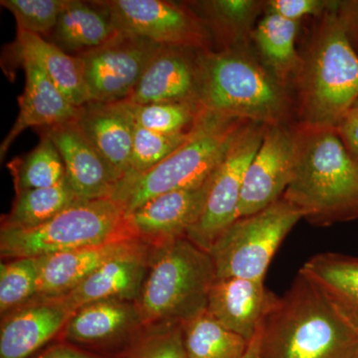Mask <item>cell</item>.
I'll list each match as a JSON object with an SVG mask.
<instances>
[{
	"label": "cell",
	"instance_id": "16",
	"mask_svg": "<svg viewBox=\"0 0 358 358\" xmlns=\"http://www.w3.org/2000/svg\"><path fill=\"white\" fill-rule=\"evenodd\" d=\"M77 122L120 181L126 178L131 166L136 126L133 103L127 100L92 101L80 108Z\"/></svg>",
	"mask_w": 358,
	"mask_h": 358
},
{
	"label": "cell",
	"instance_id": "43",
	"mask_svg": "<svg viewBox=\"0 0 358 358\" xmlns=\"http://www.w3.org/2000/svg\"><path fill=\"white\" fill-rule=\"evenodd\" d=\"M357 166H358V164H357Z\"/></svg>",
	"mask_w": 358,
	"mask_h": 358
},
{
	"label": "cell",
	"instance_id": "32",
	"mask_svg": "<svg viewBox=\"0 0 358 358\" xmlns=\"http://www.w3.org/2000/svg\"><path fill=\"white\" fill-rule=\"evenodd\" d=\"M190 133L192 131L173 134L157 133L136 124L129 173L122 179L141 176L154 169L181 147L189 138Z\"/></svg>",
	"mask_w": 358,
	"mask_h": 358
},
{
	"label": "cell",
	"instance_id": "10",
	"mask_svg": "<svg viewBox=\"0 0 358 358\" xmlns=\"http://www.w3.org/2000/svg\"><path fill=\"white\" fill-rule=\"evenodd\" d=\"M164 46L122 34L98 50L80 56L91 102L127 100Z\"/></svg>",
	"mask_w": 358,
	"mask_h": 358
},
{
	"label": "cell",
	"instance_id": "35",
	"mask_svg": "<svg viewBox=\"0 0 358 358\" xmlns=\"http://www.w3.org/2000/svg\"><path fill=\"white\" fill-rule=\"evenodd\" d=\"M324 6H327V2L319 0H273L268 2L270 13L296 22L303 16L320 13Z\"/></svg>",
	"mask_w": 358,
	"mask_h": 358
},
{
	"label": "cell",
	"instance_id": "34",
	"mask_svg": "<svg viewBox=\"0 0 358 358\" xmlns=\"http://www.w3.org/2000/svg\"><path fill=\"white\" fill-rule=\"evenodd\" d=\"M124 358H187L180 324L162 326L136 341Z\"/></svg>",
	"mask_w": 358,
	"mask_h": 358
},
{
	"label": "cell",
	"instance_id": "31",
	"mask_svg": "<svg viewBox=\"0 0 358 358\" xmlns=\"http://www.w3.org/2000/svg\"><path fill=\"white\" fill-rule=\"evenodd\" d=\"M38 265L36 258L11 259L0 266L1 315L27 305L37 296Z\"/></svg>",
	"mask_w": 358,
	"mask_h": 358
},
{
	"label": "cell",
	"instance_id": "18",
	"mask_svg": "<svg viewBox=\"0 0 358 358\" xmlns=\"http://www.w3.org/2000/svg\"><path fill=\"white\" fill-rule=\"evenodd\" d=\"M18 64L24 69L25 88L22 95L18 96L17 119L0 145L1 160L26 129L46 128L79 117L80 108L74 107L66 99L37 63L23 59Z\"/></svg>",
	"mask_w": 358,
	"mask_h": 358
},
{
	"label": "cell",
	"instance_id": "5",
	"mask_svg": "<svg viewBox=\"0 0 358 358\" xmlns=\"http://www.w3.org/2000/svg\"><path fill=\"white\" fill-rule=\"evenodd\" d=\"M129 238L136 237L120 202L79 200L37 227H1L0 252L6 259L38 258Z\"/></svg>",
	"mask_w": 358,
	"mask_h": 358
},
{
	"label": "cell",
	"instance_id": "4",
	"mask_svg": "<svg viewBox=\"0 0 358 358\" xmlns=\"http://www.w3.org/2000/svg\"><path fill=\"white\" fill-rule=\"evenodd\" d=\"M216 279L210 254L187 238L155 247L134 303L141 324H180L203 312Z\"/></svg>",
	"mask_w": 358,
	"mask_h": 358
},
{
	"label": "cell",
	"instance_id": "37",
	"mask_svg": "<svg viewBox=\"0 0 358 358\" xmlns=\"http://www.w3.org/2000/svg\"><path fill=\"white\" fill-rule=\"evenodd\" d=\"M339 138L343 141L346 152L358 164V107L353 106L343 115L336 126Z\"/></svg>",
	"mask_w": 358,
	"mask_h": 358
},
{
	"label": "cell",
	"instance_id": "8",
	"mask_svg": "<svg viewBox=\"0 0 358 358\" xmlns=\"http://www.w3.org/2000/svg\"><path fill=\"white\" fill-rule=\"evenodd\" d=\"M301 212L281 197L267 208L239 217L212 245L216 278H245L264 281L268 266Z\"/></svg>",
	"mask_w": 358,
	"mask_h": 358
},
{
	"label": "cell",
	"instance_id": "11",
	"mask_svg": "<svg viewBox=\"0 0 358 358\" xmlns=\"http://www.w3.org/2000/svg\"><path fill=\"white\" fill-rule=\"evenodd\" d=\"M122 34L154 42L160 46H197L204 38L199 21L182 7L164 0H105L101 1Z\"/></svg>",
	"mask_w": 358,
	"mask_h": 358
},
{
	"label": "cell",
	"instance_id": "9",
	"mask_svg": "<svg viewBox=\"0 0 358 358\" xmlns=\"http://www.w3.org/2000/svg\"><path fill=\"white\" fill-rule=\"evenodd\" d=\"M264 133L257 126L244 127L212 174L203 210L185 236L204 251L209 252L218 237L238 219L245 176L260 148Z\"/></svg>",
	"mask_w": 358,
	"mask_h": 358
},
{
	"label": "cell",
	"instance_id": "30",
	"mask_svg": "<svg viewBox=\"0 0 358 358\" xmlns=\"http://www.w3.org/2000/svg\"><path fill=\"white\" fill-rule=\"evenodd\" d=\"M136 124L157 133H188L202 112L199 102H164L133 103Z\"/></svg>",
	"mask_w": 358,
	"mask_h": 358
},
{
	"label": "cell",
	"instance_id": "7",
	"mask_svg": "<svg viewBox=\"0 0 358 358\" xmlns=\"http://www.w3.org/2000/svg\"><path fill=\"white\" fill-rule=\"evenodd\" d=\"M197 65V102L202 109L258 122H275L281 117V90L253 61L220 52L201 56Z\"/></svg>",
	"mask_w": 358,
	"mask_h": 358
},
{
	"label": "cell",
	"instance_id": "40",
	"mask_svg": "<svg viewBox=\"0 0 358 358\" xmlns=\"http://www.w3.org/2000/svg\"><path fill=\"white\" fill-rule=\"evenodd\" d=\"M262 322L257 329L255 336L250 341L248 350L243 358H260L261 334H262Z\"/></svg>",
	"mask_w": 358,
	"mask_h": 358
},
{
	"label": "cell",
	"instance_id": "3",
	"mask_svg": "<svg viewBox=\"0 0 358 358\" xmlns=\"http://www.w3.org/2000/svg\"><path fill=\"white\" fill-rule=\"evenodd\" d=\"M243 121L202 109L188 140L154 169L120 181L113 199L127 215L157 195L203 185L244 129Z\"/></svg>",
	"mask_w": 358,
	"mask_h": 358
},
{
	"label": "cell",
	"instance_id": "27",
	"mask_svg": "<svg viewBox=\"0 0 358 358\" xmlns=\"http://www.w3.org/2000/svg\"><path fill=\"white\" fill-rule=\"evenodd\" d=\"M79 200L81 199L73 192L66 178L52 187L16 192L13 209L6 216L1 227H37Z\"/></svg>",
	"mask_w": 358,
	"mask_h": 358
},
{
	"label": "cell",
	"instance_id": "13",
	"mask_svg": "<svg viewBox=\"0 0 358 358\" xmlns=\"http://www.w3.org/2000/svg\"><path fill=\"white\" fill-rule=\"evenodd\" d=\"M37 131L48 136L57 148L64 162L66 178L80 199L114 197L120 178L94 147L77 119Z\"/></svg>",
	"mask_w": 358,
	"mask_h": 358
},
{
	"label": "cell",
	"instance_id": "19",
	"mask_svg": "<svg viewBox=\"0 0 358 358\" xmlns=\"http://www.w3.org/2000/svg\"><path fill=\"white\" fill-rule=\"evenodd\" d=\"M72 313L53 300L17 308L0 329V358H32L64 329Z\"/></svg>",
	"mask_w": 358,
	"mask_h": 358
},
{
	"label": "cell",
	"instance_id": "20",
	"mask_svg": "<svg viewBox=\"0 0 358 358\" xmlns=\"http://www.w3.org/2000/svg\"><path fill=\"white\" fill-rule=\"evenodd\" d=\"M138 241L136 238H129L38 257L37 300L59 298L69 293L103 264Z\"/></svg>",
	"mask_w": 358,
	"mask_h": 358
},
{
	"label": "cell",
	"instance_id": "33",
	"mask_svg": "<svg viewBox=\"0 0 358 358\" xmlns=\"http://www.w3.org/2000/svg\"><path fill=\"white\" fill-rule=\"evenodd\" d=\"M68 2L69 0H1L0 4L15 18L17 31L49 36Z\"/></svg>",
	"mask_w": 358,
	"mask_h": 358
},
{
	"label": "cell",
	"instance_id": "41",
	"mask_svg": "<svg viewBox=\"0 0 358 358\" xmlns=\"http://www.w3.org/2000/svg\"><path fill=\"white\" fill-rule=\"evenodd\" d=\"M353 106H357V107H358V100L357 101V102H355V105Z\"/></svg>",
	"mask_w": 358,
	"mask_h": 358
},
{
	"label": "cell",
	"instance_id": "26",
	"mask_svg": "<svg viewBox=\"0 0 358 358\" xmlns=\"http://www.w3.org/2000/svg\"><path fill=\"white\" fill-rule=\"evenodd\" d=\"M187 358H243L250 341L226 329L203 310L181 324Z\"/></svg>",
	"mask_w": 358,
	"mask_h": 358
},
{
	"label": "cell",
	"instance_id": "29",
	"mask_svg": "<svg viewBox=\"0 0 358 358\" xmlns=\"http://www.w3.org/2000/svg\"><path fill=\"white\" fill-rule=\"evenodd\" d=\"M298 22L270 13L255 33L259 49L268 64L280 75L288 74L296 63V41Z\"/></svg>",
	"mask_w": 358,
	"mask_h": 358
},
{
	"label": "cell",
	"instance_id": "25",
	"mask_svg": "<svg viewBox=\"0 0 358 358\" xmlns=\"http://www.w3.org/2000/svg\"><path fill=\"white\" fill-rule=\"evenodd\" d=\"M358 334V257L317 254L300 268Z\"/></svg>",
	"mask_w": 358,
	"mask_h": 358
},
{
	"label": "cell",
	"instance_id": "21",
	"mask_svg": "<svg viewBox=\"0 0 358 358\" xmlns=\"http://www.w3.org/2000/svg\"><path fill=\"white\" fill-rule=\"evenodd\" d=\"M199 65L181 48L164 47L148 65L127 99L136 105L164 102H197Z\"/></svg>",
	"mask_w": 358,
	"mask_h": 358
},
{
	"label": "cell",
	"instance_id": "2",
	"mask_svg": "<svg viewBox=\"0 0 358 358\" xmlns=\"http://www.w3.org/2000/svg\"><path fill=\"white\" fill-rule=\"evenodd\" d=\"M336 129L310 128L296 136L294 178L285 199L317 226L358 220V166Z\"/></svg>",
	"mask_w": 358,
	"mask_h": 358
},
{
	"label": "cell",
	"instance_id": "17",
	"mask_svg": "<svg viewBox=\"0 0 358 358\" xmlns=\"http://www.w3.org/2000/svg\"><path fill=\"white\" fill-rule=\"evenodd\" d=\"M277 300L264 281L223 278L212 285L206 310L226 329L250 341Z\"/></svg>",
	"mask_w": 358,
	"mask_h": 358
},
{
	"label": "cell",
	"instance_id": "36",
	"mask_svg": "<svg viewBox=\"0 0 358 358\" xmlns=\"http://www.w3.org/2000/svg\"><path fill=\"white\" fill-rule=\"evenodd\" d=\"M212 13L220 20L241 24L253 13L254 2L248 0H217L209 2Z\"/></svg>",
	"mask_w": 358,
	"mask_h": 358
},
{
	"label": "cell",
	"instance_id": "6",
	"mask_svg": "<svg viewBox=\"0 0 358 358\" xmlns=\"http://www.w3.org/2000/svg\"><path fill=\"white\" fill-rule=\"evenodd\" d=\"M303 112L308 127L336 129L358 100V55L341 14H327L303 78Z\"/></svg>",
	"mask_w": 358,
	"mask_h": 358
},
{
	"label": "cell",
	"instance_id": "42",
	"mask_svg": "<svg viewBox=\"0 0 358 358\" xmlns=\"http://www.w3.org/2000/svg\"><path fill=\"white\" fill-rule=\"evenodd\" d=\"M357 358H358V355H357Z\"/></svg>",
	"mask_w": 358,
	"mask_h": 358
},
{
	"label": "cell",
	"instance_id": "1",
	"mask_svg": "<svg viewBox=\"0 0 358 358\" xmlns=\"http://www.w3.org/2000/svg\"><path fill=\"white\" fill-rule=\"evenodd\" d=\"M358 334L299 271L262 322L260 358H357Z\"/></svg>",
	"mask_w": 358,
	"mask_h": 358
},
{
	"label": "cell",
	"instance_id": "39",
	"mask_svg": "<svg viewBox=\"0 0 358 358\" xmlns=\"http://www.w3.org/2000/svg\"><path fill=\"white\" fill-rule=\"evenodd\" d=\"M341 16L345 22L348 39L358 55V1L343 4Z\"/></svg>",
	"mask_w": 358,
	"mask_h": 358
},
{
	"label": "cell",
	"instance_id": "28",
	"mask_svg": "<svg viewBox=\"0 0 358 358\" xmlns=\"http://www.w3.org/2000/svg\"><path fill=\"white\" fill-rule=\"evenodd\" d=\"M16 192L57 185L66 178L64 162L53 141L40 134L38 145L29 154L9 162Z\"/></svg>",
	"mask_w": 358,
	"mask_h": 358
},
{
	"label": "cell",
	"instance_id": "12",
	"mask_svg": "<svg viewBox=\"0 0 358 358\" xmlns=\"http://www.w3.org/2000/svg\"><path fill=\"white\" fill-rule=\"evenodd\" d=\"M298 138L282 127L264 133L262 143L245 176L238 218L267 208L284 195L294 178Z\"/></svg>",
	"mask_w": 358,
	"mask_h": 358
},
{
	"label": "cell",
	"instance_id": "22",
	"mask_svg": "<svg viewBox=\"0 0 358 358\" xmlns=\"http://www.w3.org/2000/svg\"><path fill=\"white\" fill-rule=\"evenodd\" d=\"M141 324L136 303L107 300L83 306L71 315L63 338L72 345L109 348Z\"/></svg>",
	"mask_w": 358,
	"mask_h": 358
},
{
	"label": "cell",
	"instance_id": "38",
	"mask_svg": "<svg viewBox=\"0 0 358 358\" xmlns=\"http://www.w3.org/2000/svg\"><path fill=\"white\" fill-rule=\"evenodd\" d=\"M32 358H110L105 355H96L85 348H77L72 343H59L47 348L44 352Z\"/></svg>",
	"mask_w": 358,
	"mask_h": 358
},
{
	"label": "cell",
	"instance_id": "24",
	"mask_svg": "<svg viewBox=\"0 0 358 358\" xmlns=\"http://www.w3.org/2000/svg\"><path fill=\"white\" fill-rule=\"evenodd\" d=\"M122 33L101 1L69 0L52 33L54 42L71 55H86L117 39Z\"/></svg>",
	"mask_w": 358,
	"mask_h": 358
},
{
	"label": "cell",
	"instance_id": "23",
	"mask_svg": "<svg viewBox=\"0 0 358 358\" xmlns=\"http://www.w3.org/2000/svg\"><path fill=\"white\" fill-rule=\"evenodd\" d=\"M10 52L17 63L23 59L37 63L74 107L91 102L81 57L71 55L43 36L23 31H17Z\"/></svg>",
	"mask_w": 358,
	"mask_h": 358
},
{
	"label": "cell",
	"instance_id": "14",
	"mask_svg": "<svg viewBox=\"0 0 358 358\" xmlns=\"http://www.w3.org/2000/svg\"><path fill=\"white\" fill-rule=\"evenodd\" d=\"M152 254L148 244L140 240L103 264L69 293L49 300L58 301L72 313L95 301H136L147 278Z\"/></svg>",
	"mask_w": 358,
	"mask_h": 358
},
{
	"label": "cell",
	"instance_id": "15",
	"mask_svg": "<svg viewBox=\"0 0 358 358\" xmlns=\"http://www.w3.org/2000/svg\"><path fill=\"white\" fill-rule=\"evenodd\" d=\"M209 181L199 187L157 195L127 214L134 236L155 247L185 237L203 210Z\"/></svg>",
	"mask_w": 358,
	"mask_h": 358
}]
</instances>
